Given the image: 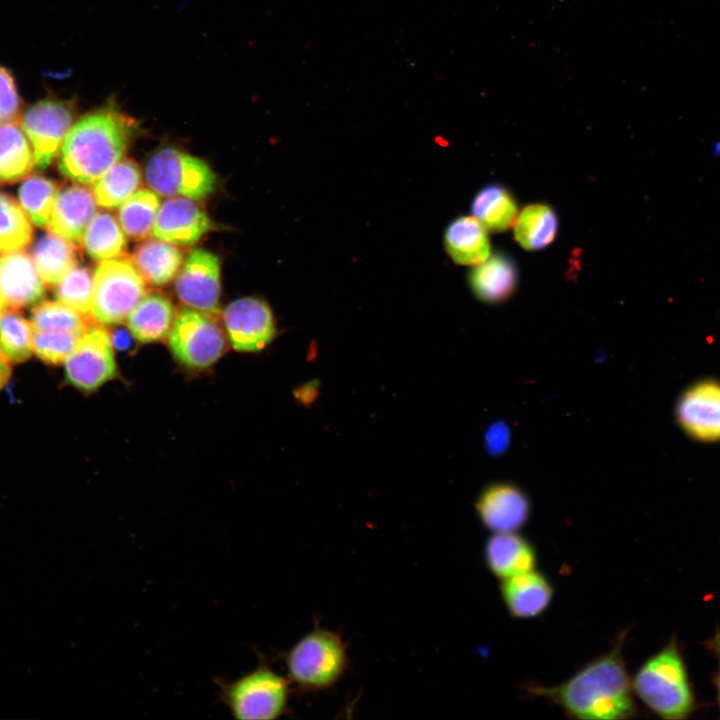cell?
Returning a JSON list of instances; mask_svg holds the SVG:
<instances>
[{
  "label": "cell",
  "instance_id": "cell-1",
  "mask_svg": "<svg viewBox=\"0 0 720 720\" xmlns=\"http://www.w3.org/2000/svg\"><path fill=\"white\" fill-rule=\"evenodd\" d=\"M626 635L627 631L620 633L608 652L586 663L566 681L549 687L528 683L523 690L559 706L569 718H635L638 708L623 656Z\"/></svg>",
  "mask_w": 720,
  "mask_h": 720
},
{
  "label": "cell",
  "instance_id": "cell-2",
  "mask_svg": "<svg viewBox=\"0 0 720 720\" xmlns=\"http://www.w3.org/2000/svg\"><path fill=\"white\" fill-rule=\"evenodd\" d=\"M136 128L111 98L72 125L60 149V172L79 183H94L122 158Z\"/></svg>",
  "mask_w": 720,
  "mask_h": 720
},
{
  "label": "cell",
  "instance_id": "cell-3",
  "mask_svg": "<svg viewBox=\"0 0 720 720\" xmlns=\"http://www.w3.org/2000/svg\"><path fill=\"white\" fill-rule=\"evenodd\" d=\"M632 681L636 695L664 719H683L693 710V696L676 641L648 658Z\"/></svg>",
  "mask_w": 720,
  "mask_h": 720
},
{
  "label": "cell",
  "instance_id": "cell-4",
  "mask_svg": "<svg viewBox=\"0 0 720 720\" xmlns=\"http://www.w3.org/2000/svg\"><path fill=\"white\" fill-rule=\"evenodd\" d=\"M290 682L305 691L332 687L348 665L347 650L339 634L315 629L301 638L285 655Z\"/></svg>",
  "mask_w": 720,
  "mask_h": 720
},
{
  "label": "cell",
  "instance_id": "cell-5",
  "mask_svg": "<svg viewBox=\"0 0 720 720\" xmlns=\"http://www.w3.org/2000/svg\"><path fill=\"white\" fill-rule=\"evenodd\" d=\"M222 702L236 719H277L288 707L289 679L266 665L232 681L217 680Z\"/></svg>",
  "mask_w": 720,
  "mask_h": 720
},
{
  "label": "cell",
  "instance_id": "cell-6",
  "mask_svg": "<svg viewBox=\"0 0 720 720\" xmlns=\"http://www.w3.org/2000/svg\"><path fill=\"white\" fill-rule=\"evenodd\" d=\"M146 293L145 280L131 259L116 257L101 261L93 274L90 314L100 324H119Z\"/></svg>",
  "mask_w": 720,
  "mask_h": 720
},
{
  "label": "cell",
  "instance_id": "cell-7",
  "mask_svg": "<svg viewBox=\"0 0 720 720\" xmlns=\"http://www.w3.org/2000/svg\"><path fill=\"white\" fill-rule=\"evenodd\" d=\"M145 179L157 194L194 200L207 197L216 185V175L205 161L173 147L162 148L151 156Z\"/></svg>",
  "mask_w": 720,
  "mask_h": 720
},
{
  "label": "cell",
  "instance_id": "cell-8",
  "mask_svg": "<svg viewBox=\"0 0 720 720\" xmlns=\"http://www.w3.org/2000/svg\"><path fill=\"white\" fill-rule=\"evenodd\" d=\"M168 335L172 354L189 368L211 366L226 348L222 329L208 314L192 308H182L177 313Z\"/></svg>",
  "mask_w": 720,
  "mask_h": 720
},
{
  "label": "cell",
  "instance_id": "cell-9",
  "mask_svg": "<svg viewBox=\"0 0 720 720\" xmlns=\"http://www.w3.org/2000/svg\"><path fill=\"white\" fill-rule=\"evenodd\" d=\"M75 103L46 97L24 113L21 126L30 141L35 165L44 169L51 164L73 125Z\"/></svg>",
  "mask_w": 720,
  "mask_h": 720
},
{
  "label": "cell",
  "instance_id": "cell-10",
  "mask_svg": "<svg viewBox=\"0 0 720 720\" xmlns=\"http://www.w3.org/2000/svg\"><path fill=\"white\" fill-rule=\"evenodd\" d=\"M116 371L110 334L102 327H88L65 361L67 380L81 391L92 392L114 378Z\"/></svg>",
  "mask_w": 720,
  "mask_h": 720
},
{
  "label": "cell",
  "instance_id": "cell-11",
  "mask_svg": "<svg viewBox=\"0 0 720 720\" xmlns=\"http://www.w3.org/2000/svg\"><path fill=\"white\" fill-rule=\"evenodd\" d=\"M228 338L236 351L258 352L276 336V324L268 303L258 297L231 302L223 312Z\"/></svg>",
  "mask_w": 720,
  "mask_h": 720
},
{
  "label": "cell",
  "instance_id": "cell-12",
  "mask_svg": "<svg viewBox=\"0 0 720 720\" xmlns=\"http://www.w3.org/2000/svg\"><path fill=\"white\" fill-rule=\"evenodd\" d=\"M175 291L188 307L209 315L218 313L221 291L218 257L205 249H194L177 276Z\"/></svg>",
  "mask_w": 720,
  "mask_h": 720
},
{
  "label": "cell",
  "instance_id": "cell-13",
  "mask_svg": "<svg viewBox=\"0 0 720 720\" xmlns=\"http://www.w3.org/2000/svg\"><path fill=\"white\" fill-rule=\"evenodd\" d=\"M475 511L483 526L493 533L518 532L531 515V501L519 486L495 482L483 488Z\"/></svg>",
  "mask_w": 720,
  "mask_h": 720
},
{
  "label": "cell",
  "instance_id": "cell-14",
  "mask_svg": "<svg viewBox=\"0 0 720 720\" xmlns=\"http://www.w3.org/2000/svg\"><path fill=\"white\" fill-rule=\"evenodd\" d=\"M676 417L692 438L720 440V383L705 380L690 386L677 403Z\"/></svg>",
  "mask_w": 720,
  "mask_h": 720
},
{
  "label": "cell",
  "instance_id": "cell-15",
  "mask_svg": "<svg viewBox=\"0 0 720 720\" xmlns=\"http://www.w3.org/2000/svg\"><path fill=\"white\" fill-rule=\"evenodd\" d=\"M206 212L185 197L166 200L159 208L153 234L172 244L188 245L198 241L211 228Z\"/></svg>",
  "mask_w": 720,
  "mask_h": 720
},
{
  "label": "cell",
  "instance_id": "cell-16",
  "mask_svg": "<svg viewBox=\"0 0 720 720\" xmlns=\"http://www.w3.org/2000/svg\"><path fill=\"white\" fill-rule=\"evenodd\" d=\"M499 591L507 611L517 619L540 616L548 609L554 595L548 577L536 569L501 579Z\"/></svg>",
  "mask_w": 720,
  "mask_h": 720
},
{
  "label": "cell",
  "instance_id": "cell-17",
  "mask_svg": "<svg viewBox=\"0 0 720 720\" xmlns=\"http://www.w3.org/2000/svg\"><path fill=\"white\" fill-rule=\"evenodd\" d=\"M44 282L32 259L20 251L0 256V296L10 309L37 303L44 295Z\"/></svg>",
  "mask_w": 720,
  "mask_h": 720
},
{
  "label": "cell",
  "instance_id": "cell-18",
  "mask_svg": "<svg viewBox=\"0 0 720 720\" xmlns=\"http://www.w3.org/2000/svg\"><path fill=\"white\" fill-rule=\"evenodd\" d=\"M483 557L488 570L500 580L531 571L537 565L535 546L518 532L493 533L484 544Z\"/></svg>",
  "mask_w": 720,
  "mask_h": 720
},
{
  "label": "cell",
  "instance_id": "cell-19",
  "mask_svg": "<svg viewBox=\"0 0 720 720\" xmlns=\"http://www.w3.org/2000/svg\"><path fill=\"white\" fill-rule=\"evenodd\" d=\"M96 211L92 191L80 185L70 186L58 193L47 227L50 233L76 242L82 239Z\"/></svg>",
  "mask_w": 720,
  "mask_h": 720
},
{
  "label": "cell",
  "instance_id": "cell-20",
  "mask_svg": "<svg viewBox=\"0 0 720 720\" xmlns=\"http://www.w3.org/2000/svg\"><path fill=\"white\" fill-rule=\"evenodd\" d=\"M473 294L486 303H497L508 298L517 283V269L512 258L496 253L478 264L469 274Z\"/></svg>",
  "mask_w": 720,
  "mask_h": 720
},
{
  "label": "cell",
  "instance_id": "cell-21",
  "mask_svg": "<svg viewBox=\"0 0 720 720\" xmlns=\"http://www.w3.org/2000/svg\"><path fill=\"white\" fill-rule=\"evenodd\" d=\"M444 246L460 265H478L490 256V242L483 224L473 216H460L444 232Z\"/></svg>",
  "mask_w": 720,
  "mask_h": 720
},
{
  "label": "cell",
  "instance_id": "cell-22",
  "mask_svg": "<svg viewBox=\"0 0 720 720\" xmlns=\"http://www.w3.org/2000/svg\"><path fill=\"white\" fill-rule=\"evenodd\" d=\"M172 302L160 293H151L137 304L127 317L131 335L143 343L162 340L174 322Z\"/></svg>",
  "mask_w": 720,
  "mask_h": 720
},
{
  "label": "cell",
  "instance_id": "cell-23",
  "mask_svg": "<svg viewBox=\"0 0 720 720\" xmlns=\"http://www.w3.org/2000/svg\"><path fill=\"white\" fill-rule=\"evenodd\" d=\"M131 260L146 282L154 286H162L170 282L179 272L183 254L172 243L161 239H149L135 248Z\"/></svg>",
  "mask_w": 720,
  "mask_h": 720
},
{
  "label": "cell",
  "instance_id": "cell-24",
  "mask_svg": "<svg viewBox=\"0 0 720 720\" xmlns=\"http://www.w3.org/2000/svg\"><path fill=\"white\" fill-rule=\"evenodd\" d=\"M32 261L41 280L56 285L76 266V248L71 241L50 233L34 244Z\"/></svg>",
  "mask_w": 720,
  "mask_h": 720
},
{
  "label": "cell",
  "instance_id": "cell-25",
  "mask_svg": "<svg viewBox=\"0 0 720 720\" xmlns=\"http://www.w3.org/2000/svg\"><path fill=\"white\" fill-rule=\"evenodd\" d=\"M34 164L33 150L23 129L15 122L0 124V182L19 181Z\"/></svg>",
  "mask_w": 720,
  "mask_h": 720
},
{
  "label": "cell",
  "instance_id": "cell-26",
  "mask_svg": "<svg viewBox=\"0 0 720 720\" xmlns=\"http://www.w3.org/2000/svg\"><path fill=\"white\" fill-rule=\"evenodd\" d=\"M472 213L486 229L501 232L515 223L517 205L504 186L490 184L473 198Z\"/></svg>",
  "mask_w": 720,
  "mask_h": 720
},
{
  "label": "cell",
  "instance_id": "cell-27",
  "mask_svg": "<svg viewBox=\"0 0 720 720\" xmlns=\"http://www.w3.org/2000/svg\"><path fill=\"white\" fill-rule=\"evenodd\" d=\"M141 183L138 165L128 159L119 160L93 184L96 203L104 208H116L131 197Z\"/></svg>",
  "mask_w": 720,
  "mask_h": 720
},
{
  "label": "cell",
  "instance_id": "cell-28",
  "mask_svg": "<svg viewBox=\"0 0 720 720\" xmlns=\"http://www.w3.org/2000/svg\"><path fill=\"white\" fill-rule=\"evenodd\" d=\"M558 230V218L546 204L526 206L518 215L514 225V237L526 250H539L548 246Z\"/></svg>",
  "mask_w": 720,
  "mask_h": 720
},
{
  "label": "cell",
  "instance_id": "cell-29",
  "mask_svg": "<svg viewBox=\"0 0 720 720\" xmlns=\"http://www.w3.org/2000/svg\"><path fill=\"white\" fill-rule=\"evenodd\" d=\"M81 240L86 253L98 261L119 257L126 248L124 231L108 212L94 216Z\"/></svg>",
  "mask_w": 720,
  "mask_h": 720
},
{
  "label": "cell",
  "instance_id": "cell-30",
  "mask_svg": "<svg viewBox=\"0 0 720 720\" xmlns=\"http://www.w3.org/2000/svg\"><path fill=\"white\" fill-rule=\"evenodd\" d=\"M159 208L160 198L156 192L149 189L135 192L118 210L122 230L130 238H146L153 232Z\"/></svg>",
  "mask_w": 720,
  "mask_h": 720
},
{
  "label": "cell",
  "instance_id": "cell-31",
  "mask_svg": "<svg viewBox=\"0 0 720 720\" xmlns=\"http://www.w3.org/2000/svg\"><path fill=\"white\" fill-rule=\"evenodd\" d=\"M34 327L15 309L0 315V356L9 363H21L33 352Z\"/></svg>",
  "mask_w": 720,
  "mask_h": 720
},
{
  "label": "cell",
  "instance_id": "cell-32",
  "mask_svg": "<svg viewBox=\"0 0 720 720\" xmlns=\"http://www.w3.org/2000/svg\"><path fill=\"white\" fill-rule=\"evenodd\" d=\"M31 220L12 197L0 193V254L20 251L31 241Z\"/></svg>",
  "mask_w": 720,
  "mask_h": 720
},
{
  "label": "cell",
  "instance_id": "cell-33",
  "mask_svg": "<svg viewBox=\"0 0 720 720\" xmlns=\"http://www.w3.org/2000/svg\"><path fill=\"white\" fill-rule=\"evenodd\" d=\"M58 193L57 185L52 180L32 176L21 184L18 196L20 205L30 220L38 227H45Z\"/></svg>",
  "mask_w": 720,
  "mask_h": 720
},
{
  "label": "cell",
  "instance_id": "cell-34",
  "mask_svg": "<svg viewBox=\"0 0 720 720\" xmlns=\"http://www.w3.org/2000/svg\"><path fill=\"white\" fill-rule=\"evenodd\" d=\"M36 331H59L83 334L88 328L84 314L60 301L39 303L32 311Z\"/></svg>",
  "mask_w": 720,
  "mask_h": 720
},
{
  "label": "cell",
  "instance_id": "cell-35",
  "mask_svg": "<svg viewBox=\"0 0 720 720\" xmlns=\"http://www.w3.org/2000/svg\"><path fill=\"white\" fill-rule=\"evenodd\" d=\"M55 295L58 301L87 315L91 311L93 275L85 266L73 267L59 283Z\"/></svg>",
  "mask_w": 720,
  "mask_h": 720
},
{
  "label": "cell",
  "instance_id": "cell-36",
  "mask_svg": "<svg viewBox=\"0 0 720 720\" xmlns=\"http://www.w3.org/2000/svg\"><path fill=\"white\" fill-rule=\"evenodd\" d=\"M81 335L70 332L34 330L33 352L48 364H61L74 350Z\"/></svg>",
  "mask_w": 720,
  "mask_h": 720
},
{
  "label": "cell",
  "instance_id": "cell-37",
  "mask_svg": "<svg viewBox=\"0 0 720 720\" xmlns=\"http://www.w3.org/2000/svg\"><path fill=\"white\" fill-rule=\"evenodd\" d=\"M21 105L13 75L0 66V124L15 122L20 115Z\"/></svg>",
  "mask_w": 720,
  "mask_h": 720
},
{
  "label": "cell",
  "instance_id": "cell-38",
  "mask_svg": "<svg viewBox=\"0 0 720 720\" xmlns=\"http://www.w3.org/2000/svg\"><path fill=\"white\" fill-rule=\"evenodd\" d=\"M508 441V431L503 425H495L486 436L487 447L494 452L501 451Z\"/></svg>",
  "mask_w": 720,
  "mask_h": 720
},
{
  "label": "cell",
  "instance_id": "cell-39",
  "mask_svg": "<svg viewBox=\"0 0 720 720\" xmlns=\"http://www.w3.org/2000/svg\"><path fill=\"white\" fill-rule=\"evenodd\" d=\"M707 647L712 651V653L716 656L719 663V670L716 676V685L718 690V698L720 703V629L716 631V633L713 635V637L706 642Z\"/></svg>",
  "mask_w": 720,
  "mask_h": 720
},
{
  "label": "cell",
  "instance_id": "cell-40",
  "mask_svg": "<svg viewBox=\"0 0 720 720\" xmlns=\"http://www.w3.org/2000/svg\"><path fill=\"white\" fill-rule=\"evenodd\" d=\"M8 363L9 362L0 356V389L5 386L11 375V369Z\"/></svg>",
  "mask_w": 720,
  "mask_h": 720
},
{
  "label": "cell",
  "instance_id": "cell-41",
  "mask_svg": "<svg viewBox=\"0 0 720 720\" xmlns=\"http://www.w3.org/2000/svg\"><path fill=\"white\" fill-rule=\"evenodd\" d=\"M4 309H5V303H4V301L2 300V298H1V296H0V315L2 314V312L4 311Z\"/></svg>",
  "mask_w": 720,
  "mask_h": 720
}]
</instances>
